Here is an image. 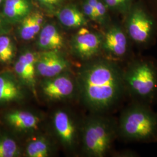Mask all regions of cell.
I'll return each mask as SVG.
<instances>
[{
	"label": "cell",
	"mask_w": 157,
	"mask_h": 157,
	"mask_svg": "<svg viewBox=\"0 0 157 157\" xmlns=\"http://www.w3.org/2000/svg\"><path fill=\"white\" fill-rule=\"evenodd\" d=\"M119 129L124 138L148 140L157 134V117L147 108L133 105L126 109L119 121Z\"/></svg>",
	"instance_id": "obj_2"
},
{
	"label": "cell",
	"mask_w": 157,
	"mask_h": 157,
	"mask_svg": "<svg viewBox=\"0 0 157 157\" xmlns=\"http://www.w3.org/2000/svg\"><path fill=\"white\" fill-rule=\"evenodd\" d=\"M58 18L63 26L71 28L83 27L87 23L84 13L73 6L62 8L58 13Z\"/></svg>",
	"instance_id": "obj_17"
},
{
	"label": "cell",
	"mask_w": 157,
	"mask_h": 157,
	"mask_svg": "<svg viewBox=\"0 0 157 157\" xmlns=\"http://www.w3.org/2000/svg\"><path fill=\"white\" fill-rule=\"evenodd\" d=\"M153 22L146 12L136 9L130 15L127 23V30L130 37L135 42L143 44L150 38Z\"/></svg>",
	"instance_id": "obj_10"
},
{
	"label": "cell",
	"mask_w": 157,
	"mask_h": 157,
	"mask_svg": "<svg viewBox=\"0 0 157 157\" xmlns=\"http://www.w3.org/2000/svg\"><path fill=\"white\" fill-rule=\"evenodd\" d=\"M20 22L19 35L22 39L28 41L39 33L43 26L44 17L40 12L30 13Z\"/></svg>",
	"instance_id": "obj_16"
},
{
	"label": "cell",
	"mask_w": 157,
	"mask_h": 157,
	"mask_svg": "<svg viewBox=\"0 0 157 157\" xmlns=\"http://www.w3.org/2000/svg\"><path fill=\"white\" fill-rule=\"evenodd\" d=\"M15 47L11 38L6 34L0 36V62L7 63L13 59Z\"/></svg>",
	"instance_id": "obj_19"
},
{
	"label": "cell",
	"mask_w": 157,
	"mask_h": 157,
	"mask_svg": "<svg viewBox=\"0 0 157 157\" xmlns=\"http://www.w3.org/2000/svg\"><path fill=\"white\" fill-rule=\"evenodd\" d=\"M38 56L39 54L32 51H25L19 56L13 67L17 78L35 95L37 94L36 62Z\"/></svg>",
	"instance_id": "obj_7"
},
{
	"label": "cell",
	"mask_w": 157,
	"mask_h": 157,
	"mask_svg": "<svg viewBox=\"0 0 157 157\" xmlns=\"http://www.w3.org/2000/svg\"><path fill=\"white\" fill-rule=\"evenodd\" d=\"M31 10L30 0H5L3 15L7 21L18 22L30 13Z\"/></svg>",
	"instance_id": "obj_15"
},
{
	"label": "cell",
	"mask_w": 157,
	"mask_h": 157,
	"mask_svg": "<svg viewBox=\"0 0 157 157\" xmlns=\"http://www.w3.org/2000/svg\"><path fill=\"white\" fill-rule=\"evenodd\" d=\"M53 128L62 146L67 149L75 146L77 140V130L75 122L67 112L59 109L52 118Z\"/></svg>",
	"instance_id": "obj_9"
},
{
	"label": "cell",
	"mask_w": 157,
	"mask_h": 157,
	"mask_svg": "<svg viewBox=\"0 0 157 157\" xmlns=\"http://www.w3.org/2000/svg\"><path fill=\"white\" fill-rule=\"evenodd\" d=\"M76 86L80 101L93 112L105 111L120 99L124 87V72L110 61L98 59L80 68Z\"/></svg>",
	"instance_id": "obj_1"
},
{
	"label": "cell",
	"mask_w": 157,
	"mask_h": 157,
	"mask_svg": "<svg viewBox=\"0 0 157 157\" xmlns=\"http://www.w3.org/2000/svg\"><path fill=\"white\" fill-rule=\"evenodd\" d=\"M25 152L26 157H49L51 152V146L45 137L39 136L29 141Z\"/></svg>",
	"instance_id": "obj_18"
},
{
	"label": "cell",
	"mask_w": 157,
	"mask_h": 157,
	"mask_svg": "<svg viewBox=\"0 0 157 157\" xmlns=\"http://www.w3.org/2000/svg\"><path fill=\"white\" fill-rule=\"evenodd\" d=\"M24 98L23 84L10 73L0 74V104L22 100Z\"/></svg>",
	"instance_id": "obj_12"
},
{
	"label": "cell",
	"mask_w": 157,
	"mask_h": 157,
	"mask_svg": "<svg viewBox=\"0 0 157 157\" xmlns=\"http://www.w3.org/2000/svg\"><path fill=\"white\" fill-rule=\"evenodd\" d=\"M40 3L48 8H54L59 5L62 0H37Z\"/></svg>",
	"instance_id": "obj_23"
},
{
	"label": "cell",
	"mask_w": 157,
	"mask_h": 157,
	"mask_svg": "<svg viewBox=\"0 0 157 157\" xmlns=\"http://www.w3.org/2000/svg\"><path fill=\"white\" fill-rule=\"evenodd\" d=\"M40 84V89L43 95L51 101H59L67 98L74 93L76 82L67 73L44 78Z\"/></svg>",
	"instance_id": "obj_5"
},
{
	"label": "cell",
	"mask_w": 157,
	"mask_h": 157,
	"mask_svg": "<svg viewBox=\"0 0 157 157\" xmlns=\"http://www.w3.org/2000/svg\"><path fill=\"white\" fill-rule=\"evenodd\" d=\"M3 1H4V0H0V4L2 3V2Z\"/></svg>",
	"instance_id": "obj_26"
},
{
	"label": "cell",
	"mask_w": 157,
	"mask_h": 157,
	"mask_svg": "<svg viewBox=\"0 0 157 157\" xmlns=\"http://www.w3.org/2000/svg\"><path fill=\"white\" fill-rule=\"evenodd\" d=\"M37 44L43 51L59 50L64 45V38L56 25L47 24L39 33Z\"/></svg>",
	"instance_id": "obj_14"
},
{
	"label": "cell",
	"mask_w": 157,
	"mask_h": 157,
	"mask_svg": "<svg viewBox=\"0 0 157 157\" xmlns=\"http://www.w3.org/2000/svg\"><path fill=\"white\" fill-rule=\"evenodd\" d=\"M5 19L4 17L0 15V36L5 34L8 30V27Z\"/></svg>",
	"instance_id": "obj_25"
},
{
	"label": "cell",
	"mask_w": 157,
	"mask_h": 157,
	"mask_svg": "<svg viewBox=\"0 0 157 157\" xmlns=\"http://www.w3.org/2000/svg\"><path fill=\"white\" fill-rule=\"evenodd\" d=\"M102 47L113 58L123 57L127 51L128 41L122 29L115 26L109 29L102 39Z\"/></svg>",
	"instance_id": "obj_11"
},
{
	"label": "cell",
	"mask_w": 157,
	"mask_h": 157,
	"mask_svg": "<svg viewBox=\"0 0 157 157\" xmlns=\"http://www.w3.org/2000/svg\"><path fill=\"white\" fill-rule=\"evenodd\" d=\"M7 124L19 132H30L39 128L40 119L32 112L15 110L8 112L5 116Z\"/></svg>",
	"instance_id": "obj_13"
},
{
	"label": "cell",
	"mask_w": 157,
	"mask_h": 157,
	"mask_svg": "<svg viewBox=\"0 0 157 157\" xmlns=\"http://www.w3.org/2000/svg\"><path fill=\"white\" fill-rule=\"evenodd\" d=\"M124 86L133 94L139 97H151L157 89V72L150 62L133 63L124 73Z\"/></svg>",
	"instance_id": "obj_4"
},
{
	"label": "cell",
	"mask_w": 157,
	"mask_h": 157,
	"mask_svg": "<svg viewBox=\"0 0 157 157\" xmlns=\"http://www.w3.org/2000/svg\"><path fill=\"white\" fill-rule=\"evenodd\" d=\"M102 39L99 34L81 28L73 36L71 43L74 54L80 59L89 60L99 52Z\"/></svg>",
	"instance_id": "obj_6"
},
{
	"label": "cell",
	"mask_w": 157,
	"mask_h": 157,
	"mask_svg": "<svg viewBox=\"0 0 157 157\" xmlns=\"http://www.w3.org/2000/svg\"><path fill=\"white\" fill-rule=\"evenodd\" d=\"M83 148L90 157H104L108 151L115 136V129L105 118L94 117L85 122L82 130Z\"/></svg>",
	"instance_id": "obj_3"
},
{
	"label": "cell",
	"mask_w": 157,
	"mask_h": 157,
	"mask_svg": "<svg viewBox=\"0 0 157 157\" xmlns=\"http://www.w3.org/2000/svg\"><path fill=\"white\" fill-rule=\"evenodd\" d=\"M83 10L84 15L87 16L88 17H89L91 20L97 22V16H96L94 9L86 1L83 3Z\"/></svg>",
	"instance_id": "obj_22"
},
{
	"label": "cell",
	"mask_w": 157,
	"mask_h": 157,
	"mask_svg": "<svg viewBox=\"0 0 157 157\" xmlns=\"http://www.w3.org/2000/svg\"><path fill=\"white\" fill-rule=\"evenodd\" d=\"M88 4L93 7L97 18V22H101L105 19L106 15V7L99 0H85Z\"/></svg>",
	"instance_id": "obj_21"
},
{
	"label": "cell",
	"mask_w": 157,
	"mask_h": 157,
	"mask_svg": "<svg viewBox=\"0 0 157 157\" xmlns=\"http://www.w3.org/2000/svg\"><path fill=\"white\" fill-rule=\"evenodd\" d=\"M69 63L58 50L44 51L39 54L36 62L38 76L48 78L64 72Z\"/></svg>",
	"instance_id": "obj_8"
},
{
	"label": "cell",
	"mask_w": 157,
	"mask_h": 157,
	"mask_svg": "<svg viewBox=\"0 0 157 157\" xmlns=\"http://www.w3.org/2000/svg\"><path fill=\"white\" fill-rule=\"evenodd\" d=\"M21 155L17 142L8 136L0 137V157H17Z\"/></svg>",
	"instance_id": "obj_20"
},
{
	"label": "cell",
	"mask_w": 157,
	"mask_h": 157,
	"mask_svg": "<svg viewBox=\"0 0 157 157\" xmlns=\"http://www.w3.org/2000/svg\"><path fill=\"white\" fill-rule=\"evenodd\" d=\"M105 4L111 8H117L124 5L128 0H104Z\"/></svg>",
	"instance_id": "obj_24"
}]
</instances>
